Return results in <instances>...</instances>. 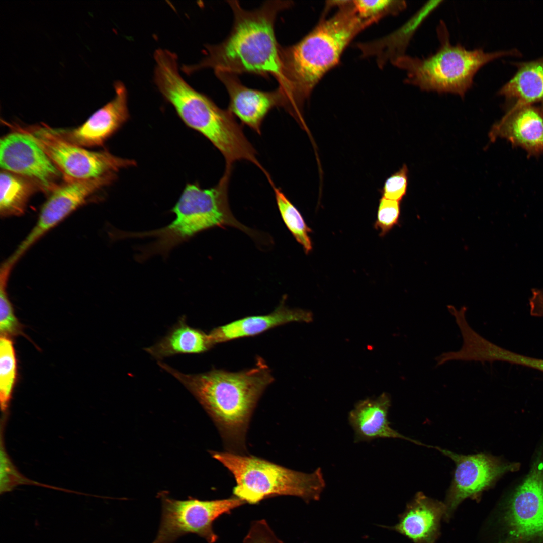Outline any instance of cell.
Wrapping results in <instances>:
<instances>
[{"label":"cell","mask_w":543,"mask_h":543,"mask_svg":"<svg viewBox=\"0 0 543 543\" xmlns=\"http://www.w3.org/2000/svg\"><path fill=\"white\" fill-rule=\"evenodd\" d=\"M231 169L226 168L218 183L212 188L187 185L171 210L175 218L169 225L143 232L118 231L117 238L153 237V242L139 249L137 260L141 262L155 255L165 257L173 248L199 232L216 226H232L254 236L253 230L235 219L230 209L228 188Z\"/></svg>","instance_id":"5"},{"label":"cell","mask_w":543,"mask_h":543,"mask_svg":"<svg viewBox=\"0 0 543 543\" xmlns=\"http://www.w3.org/2000/svg\"><path fill=\"white\" fill-rule=\"evenodd\" d=\"M514 65L516 73L498 95L504 97L509 105H535L543 110V57Z\"/></svg>","instance_id":"21"},{"label":"cell","mask_w":543,"mask_h":543,"mask_svg":"<svg viewBox=\"0 0 543 543\" xmlns=\"http://www.w3.org/2000/svg\"><path fill=\"white\" fill-rule=\"evenodd\" d=\"M504 543H526V542H504Z\"/></svg>","instance_id":"33"},{"label":"cell","mask_w":543,"mask_h":543,"mask_svg":"<svg viewBox=\"0 0 543 543\" xmlns=\"http://www.w3.org/2000/svg\"><path fill=\"white\" fill-rule=\"evenodd\" d=\"M529 303L530 314L543 317V289H533Z\"/></svg>","instance_id":"32"},{"label":"cell","mask_w":543,"mask_h":543,"mask_svg":"<svg viewBox=\"0 0 543 543\" xmlns=\"http://www.w3.org/2000/svg\"><path fill=\"white\" fill-rule=\"evenodd\" d=\"M442 3L443 1L440 0L429 1L393 32L374 40L357 43L356 47L361 56L374 57L380 68L388 63L393 64L406 55V50L416 32Z\"/></svg>","instance_id":"18"},{"label":"cell","mask_w":543,"mask_h":543,"mask_svg":"<svg viewBox=\"0 0 543 543\" xmlns=\"http://www.w3.org/2000/svg\"><path fill=\"white\" fill-rule=\"evenodd\" d=\"M268 180L274 190L277 206L283 221L297 241L302 246L305 253L308 254L312 249L309 235L311 229L297 208L281 190L275 186L271 178Z\"/></svg>","instance_id":"24"},{"label":"cell","mask_w":543,"mask_h":543,"mask_svg":"<svg viewBox=\"0 0 543 543\" xmlns=\"http://www.w3.org/2000/svg\"><path fill=\"white\" fill-rule=\"evenodd\" d=\"M114 98L96 111L81 126L72 130L56 129L64 139L81 147L100 146L128 120L127 90L121 81L114 85Z\"/></svg>","instance_id":"14"},{"label":"cell","mask_w":543,"mask_h":543,"mask_svg":"<svg viewBox=\"0 0 543 543\" xmlns=\"http://www.w3.org/2000/svg\"><path fill=\"white\" fill-rule=\"evenodd\" d=\"M408 169L404 164L385 182L381 189L382 197L400 202L406 195L408 186Z\"/></svg>","instance_id":"30"},{"label":"cell","mask_w":543,"mask_h":543,"mask_svg":"<svg viewBox=\"0 0 543 543\" xmlns=\"http://www.w3.org/2000/svg\"><path fill=\"white\" fill-rule=\"evenodd\" d=\"M337 11L297 43L280 47L283 107L300 122L305 101L324 75L338 63L349 43L372 25L357 14L353 1H339Z\"/></svg>","instance_id":"1"},{"label":"cell","mask_w":543,"mask_h":543,"mask_svg":"<svg viewBox=\"0 0 543 543\" xmlns=\"http://www.w3.org/2000/svg\"><path fill=\"white\" fill-rule=\"evenodd\" d=\"M213 346L209 334L189 326L184 316L165 336L144 350L154 358L161 360L176 354L204 353Z\"/></svg>","instance_id":"22"},{"label":"cell","mask_w":543,"mask_h":543,"mask_svg":"<svg viewBox=\"0 0 543 543\" xmlns=\"http://www.w3.org/2000/svg\"><path fill=\"white\" fill-rule=\"evenodd\" d=\"M45 151L66 181L85 180L112 174L135 164L132 160L106 151L94 152L63 138L55 129L46 125L22 129Z\"/></svg>","instance_id":"9"},{"label":"cell","mask_w":543,"mask_h":543,"mask_svg":"<svg viewBox=\"0 0 543 543\" xmlns=\"http://www.w3.org/2000/svg\"><path fill=\"white\" fill-rule=\"evenodd\" d=\"M0 165L3 170L21 176L45 192L59 185L61 172L34 138L21 129L0 140Z\"/></svg>","instance_id":"11"},{"label":"cell","mask_w":543,"mask_h":543,"mask_svg":"<svg viewBox=\"0 0 543 543\" xmlns=\"http://www.w3.org/2000/svg\"><path fill=\"white\" fill-rule=\"evenodd\" d=\"M17 360L11 338L1 336L0 340V401L2 411L5 412L12 397L17 378Z\"/></svg>","instance_id":"25"},{"label":"cell","mask_w":543,"mask_h":543,"mask_svg":"<svg viewBox=\"0 0 543 543\" xmlns=\"http://www.w3.org/2000/svg\"><path fill=\"white\" fill-rule=\"evenodd\" d=\"M490 141L505 138L513 147H520L528 157L543 153V110L532 105H511L491 128Z\"/></svg>","instance_id":"15"},{"label":"cell","mask_w":543,"mask_h":543,"mask_svg":"<svg viewBox=\"0 0 543 543\" xmlns=\"http://www.w3.org/2000/svg\"><path fill=\"white\" fill-rule=\"evenodd\" d=\"M114 178L112 174L88 179L66 181L57 187L42 207L36 224L8 261L13 265L43 235Z\"/></svg>","instance_id":"12"},{"label":"cell","mask_w":543,"mask_h":543,"mask_svg":"<svg viewBox=\"0 0 543 543\" xmlns=\"http://www.w3.org/2000/svg\"><path fill=\"white\" fill-rule=\"evenodd\" d=\"M444 503L418 492L399 515L394 526L387 527L414 543H435L440 535V521L444 517Z\"/></svg>","instance_id":"17"},{"label":"cell","mask_w":543,"mask_h":543,"mask_svg":"<svg viewBox=\"0 0 543 543\" xmlns=\"http://www.w3.org/2000/svg\"><path fill=\"white\" fill-rule=\"evenodd\" d=\"M157 364L194 396L212 419L229 452L244 451L251 416L274 380L265 362L258 358L256 366L248 370L212 369L198 374L183 373L161 361Z\"/></svg>","instance_id":"2"},{"label":"cell","mask_w":543,"mask_h":543,"mask_svg":"<svg viewBox=\"0 0 543 543\" xmlns=\"http://www.w3.org/2000/svg\"><path fill=\"white\" fill-rule=\"evenodd\" d=\"M391 405L390 395L386 392L375 398L360 400L355 404L348 416L349 423L354 431V442H370L379 438H398L423 445L391 427L388 419Z\"/></svg>","instance_id":"19"},{"label":"cell","mask_w":543,"mask_h":543,"mask_svg":"<svg viewBox=\"0 0 543 543\" xmlns=\"http://www.w3.org/2000/svg\"><path fill=\"white\" fill-rule=\"evenodd\" d=\"M11 267L4 264L0 276V331L1 336L11 338L25 336L23 326L15 315L12 305L6 291V283Z\"/></svg>","instance_id":"26"},{"label":"cell","mask_w":543,"mask_h":543,"mask_svg":"<svg viewBox=\"0 0 543 543\" xmlns=\"http://www.w3.org/2000/svg\"><path fill=\"white\" fill-rule=\"evenodd\" d=\"M437 34L440 45L434 54L426 58L405 55L393 64L406 73V83L423 91L452 94L463 98L484 66L502 57L520 55L515 49L490 52L452 44L443 21L438 25Z\"/></svg>","instance_id":"6"},{"label":"cell","mask_w":543,"mask_h":543,"mask_svg":"<svg viewBox=\"0 0 543 543\" xmlns=\"http://www.w3.org/2000/svg\"><path fill=\"white\" fill-rule=\"evenodd\" d=\"M243 543H283L275 535L266 521L258 520L251 523Z\"/></svg>","instance_id":"31"},{"label":"cell","mask_w":543,"mask_h":543,"mask_svg":"<svg viewBox=\"0 0 543 543\" xmlns=\"http://www.w3.org/2000/svg\"><path fill=\"white\" fill-rule=\"evenodd\" d=\"M1 445V494L11 491L19 485L29 484L27 479H24L14 466L3 446Z\"/></svg>","instance_id":"29"},{"label":"cell","mask_w":543,"mask_h":543,"mask_svg":"<svg viewBox=\"0 0 543 543\" xmlns=\"http://www.w3.org/2000/svg\"><path fill=\"white\" fill-rule=\"evenodd\" d=\"M359 16L374 24L384 17L397 15L407 7L403 0L353 1Z\"/></svg>","instance_id":"27"},{"label":"cell","mask_w":543,"mask_h":543,"mask_svg":"<svg viewBox=\"0 0 543 543\" xmlns=\"http://www.w3.org/2000/svg\"><path fill=\"white\" fill-rule=\"evenodd\" d=\"M400 215V202L381 197L377 211L375 228L380 231V236L388 233L397 225Z\"/></svg>","instance_id":"28"},{"label":"cell","mask_w":543,"mask_h":543,"mask_svg":"<svg viewBox=\"0 0 543 543\" xmlns=\"http://www.w3.org/2000/svg\"><path fill=\"white\" fill-rule=\"evenodd\" d=\"M154 81L164 98L184 123L207 138L219 150L231 167L246 160L261 170L256 152L241 126L228 110L219 108L209 97L192 87L179 72L177 56L165 49L154 53Z\"/></svg>","instance_id":"4"},{"label":"cell","mask_w":543,"mask_h":543,"mask_svg":"<svg viewBox=\"0 0 543 543\" xmlns=\"http://www.w3.org/2000/svg\"><path fill=\"white\" fill-rule=\"evenodd\" d=\"M37 186L18 175L3 170L0 175V213L6 217L24 213Z\"/></svg>","instance_id":"23"},{"label":"cell","mask_w":543,"mask_h":543,"mask_svg":"<svg viewBox=\"0 0 543 543\" xmlns=\"http://www.w3.org/2000/svg\"><path fill=\"white\" fill-rule=\"evenodd\" d=\"M213 457L232 474L234 496L255 504L276 496L300 497L306 502L318 500L325 487L320 468L307 473L288 469L253 456L212 451Z\"/></svg>","instance_id":"7"},{"label":"cell","mask_w":543,"mask_h":543,"mask_svg":"<svg viewBox=\"0 0 543 543\" xmlns=\"http://www.w3.org/2000/svg\"><path fill=\"white\" fill-rule=\"evenodd\" d=\"M228 3L234 21L227 37L220 43L206 45V55L197 64L184 65L188 74L204 68L235 75L252 73L274 77L282 81L280 47L276 40L275 22L278 14L293 5L290 1H270L247 10L237 1Z\"/></svg>","instance_id":"3"},{"label":"cell","mask_w":543,"mask_h":543,"mask_svg":"<svg viewBox=\"0 0 543 543\" xmlns=\"http://www.w3.org/2000/svg\"><path fill=\"white\" fill-rule=\"evenodd\" d=\"M435 448L450 458L456 465L452 480L444 502L445 521L450 519L456 508L464 500L470 498L479 502L483 492L491 487L511 467L487 454L465 455L438 447Z\"/></svg>","instance_id":"10"},{"label":"cell","mask_w":543,"mask_h":543,"mask_svg":"<svg viewBox=\"0 0 543 543\" xmlns=\"http://www.w3.org/2000/svg\"><path fill=\"white\" fill-rule=\"evenodd\" d=\"M514 540L543 538V462L538 461L515 491L503 517Z\"/></svg>","instance_id":"13"},{"label":"cell","mask_w":543,"mask_h":543,"mask_svg":"<svg viewBox=\"0 0 543 543\" xmlns=\"http://www.w3.org/2000/svg\"><path fill=\"white\" fill-rule=\"evenodd\" d=\"M226 87L229 97L228 110L242 123L258 134L262 122L275 107H282V97L277 88L263 91L244 85L236 75L223 71L215 72Z\"/></svg>","instance_id":"16"},{"label":"cell","mask_w":543,"mask_h":543,"mask_svg":"<svg viewBox=\"0 0 543 543\" xmlns=\"http://www.w3.org/2000/svg\"><path fill=\"white\" fill-rule=\"evenodd\" d=\"M284 301L272 313L245 317L212 329L209 333L215 345L236 339L260 334L274 327L291 322H310L312 313L301 309L286 306Z\"/></svg>","instance_id":"20"},{"label":"cell","mask_w":543,"mask_h":543,"mask_svg":"<svg viewBox=\"0 0 543 543\" xmlns=\"http://www.w3.org/2000/svg\"><path fill=\"white\" fill-rule=\"evenodd\" d=\"M159 495L162 504L161 517L152 543H173L189 533L196 534L208 543H214L218 538L213 529L215 520L245 503L234 496L214 500L191 497L179 500L170 498L165 492Z\"/></svg>","instance_id":"8"}]
</instances>
